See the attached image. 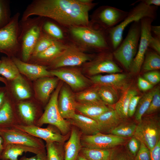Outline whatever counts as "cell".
<instances>
[{
	"label": "cell",
	"instance_id": "20",
	"mask_svg": "<svg viewBox=\"0 0 160 160\" xmlns=\"http://www.w3.org/2000/svg\"><path fill=\"white\" fill-rule=\"evenodd\" d=\"M59 79L57 77H46L38 79L36 89L39 99L43 102H47L51 94L56 88Z\"/></svg>",
	"mask_w": 160,
	"mask_h": 160
},
{
	"label": "cell",
	"instance_id": "50",
	"mask_svg": "<svg viewBox=\"0 0 160 160\" xmlns=\"http://www.w3.org/2000/svg\"><path fill=\"white\" fill-rule=\"evenodd\" d=\"M19 160H47L46 153L44 150L36 155L28 158L25 156L22 157Z\"/></svg>",
	"mask_w": 160,
	"mask_h": 160
},
{
	"label": "cell",
	"instance_id": "14",
	"mask_svg": "<svg viewBox=\"0 0 160 160\" xmlns=\"http://www.w3.org/2000/svg\"><path fill=\"white\" fill-rule=\"evenodd\" d=\"M50 71L53 76L65 82L74 90L85 88L92 82L77 69L61 68Z\"/></svg>",
	"mask_w": 160,
	"mask_h": 160
},
{
	"label": "cell",
	"instance_id": "11",
	"mask_svg": "<svg viewBox=\"0 0 160 160\" xmlns=\"http://www.w3.org/2000/svg\"><path fill=\"white\" fill-rule=\"evenodd\" d=\"M154 20L153 18L149 17H145L140 20L141 32L140 42L130 69L134 73L139 72L141 69L145 54L148 48L149 40L152 35L151 27Z\"/></svg>",
	"mask_w": 160,
	"mask_h": 160
},
{
	"label": "cell",
	"instance_id": "10",
	"mask_svg": "<svg viewBox=\"0 0 160 160\" xmlns=\"http://www.w3.org/2000/svg\"><path fill=\"white\" fill-rule=\"evenodd\" d=\"M0 136L3 139L4 146L9 144H16L44 149V143L40 139L14 127L0 128Z\"/></svg>",
	"mask_w": 160,
	"mask_h": 160
},
{
	"label": "cell",
	"instance_id": "18",
	"mask_svg": "<svg viewBox=\"0 0 160 160\" xmlns=\"http://www.w3.org/2000/svg\"><path fill=\"white\" fill-rule=\"evenodd\" d=\"M41 35L40 28L37 25L31 26L25 33L22 43V57L23 61H27L32 55Z\"/></svg>",
	"mask_w": 160,
	"mask_h": 160
},
{
	"label": "cell",
	"instance_id": "51",
	"mask_svg": "<svg viewBox=\"0 0 160 160\" xmlns=\"http://www.w3.org/2000/svg\"><path fill=\"white\" fill-rule=\"evenodd\" d=\"M151 32L152 35L160 38V26L159 25H152L151 27Z\"/></svg>",
	"mask_w": 160,
	"mask_h": 160
},
{
	"label": "cell",
	"instance_id": "17",
	"mask_svg": "<svg viewBox=\"0 0 160 160\" xmlns=\"http://www.w3.org/2000/svg\"><path fill=\"white\" fill-rule=\"evenodd\" d=\"M13 61L19 72L31 80L53 76L44 66L28 63L16 58H14Z\"/></svg>",
	"mask_w": 160,
	"mask_h": 160
},
{
	"label": "cell",
	"instance_id": "30",
	"mask_svg": "<svg viewBox=\"0 0 160 160\" xmlns=\"http://www.w3.org/2000/svg\"><path fill=\"white\" fill-rule=\"evenodd\" d=\"M0 64V75L7 80H13L20 75L17 66L13 61L3 57Z\"/></svg>",
	"mask_w": 160,
	"mask_h": 160
},
{
	"label": "cell",
	"instance_id": "23",
	"mask_svg": "<svg viewBox=\"0 0 160 160\" xmlns=\"http://www.w3.org/2000/svg\"><path fill=\"white\" fill-rule=\"evenodd\" d=\"M81 134L75 128L71 129V135L64 148L65 160H76L82 147Z\"/></svg>",
	"mask_w": 160,
	"mask_h": 160
},
{
	"label": "cell",
	"instance_id": "31",
	"mask_svg": "<svg viewBox=\"0 0 160 160\" xmlns=\"http://www.w3.org/2000/svg\"><path fill=\"white\" fill-rule=\"evenodd\" d=\"M141 68L145 71H154L159 69L160 54L148 47L145 54Z\"/></svg>",
	"mask_w": 160,
	"mask_h": 160
},
{
	"label": "cell",
	"instance_id": "32",
	"mask_svg": "<svg viewBox=\"0 0 160 160\" xmlns=\"http://www.w3.org/2000/svg\"><path fill=\"white\" fill-rule=\"evenodd\" d=\"M97 87L99 97L105 104L112 105L117 101L118 95L115 89L104 85H98Z\"/></svg>",
	"mask_w": 160,
	"mask_h": 160
},
{
	"label": "cell",
	"instance_id": "2",
	"mask_svg": "<svg viewBox=\"0 0 160 160\" xmlns=\"http://www.w3.org/2000/svg\"><path fill=\"white\" fill-rule=\"evenodd\" d=\"M69 32L73 40L77 44L76 45L83 50L88 49L100 53L112 51L108 40L106 31L92 22L88 26L69 27Z\"/></svg>",
	"mask_w": 160,
	"mask_h": 160
},
{
	"label": "cell",
	"instance_id": "56",
	"mask_svg": "<svg viewBox=\"0 0 160 160\" xmlns=\"http://www.w3.org/2000/svg\"><path fill=\"white\" fill-rule=\"evenodd\" d=\"M76 160H88L80 153L79 154Z\"/></svg>",
	"mask_w": 160,
	"mask_h": 160
},
{
	"label": "cell",
	"instance_id": "48",
	"mask_svg": "<svg viewBox=\"0 0 160 160\" xmlns=\"http://www.w3.org/2000/svg\"><path fill=\"white\" fill-rule=\"evenodd\" d=\"M137 85L139 89L142 91H146L152 89L153 85L144 78L139 77L138 79Z\"/></svg>",
	"mask_w": 160,
	"mask_h": 160
},
{
	"label": "cell",
	"instance_id": "40",
	"mask_svg": "<svg viewBox=\"0 0 160 160\" xmlns=\"http://www.w3.org/2000/svg\"><path fill=\"white\" fill-rule=\"evenodd\" d=\"M13 118L11 106L9 101L6 99L0 109V125L9 124L12 122Z\"/></svg>",
	"mask_w": 160,
	"mask_h": 160
},
{
	"label": "cell",
	"instance_id": "15",
	"mask_svg": "<svg viewBox=\"0 0 160 160\" xmlns=\"http://www.w3.org/2000/svg\"><path fill=\"white\" fill-rule=\"evenodd\" d=\"M13 127L36 138L42 139L46 142H57L63 143L66 138L65 135L61 134L59 131L51 126L42 128L33 125L15 124L13 125Z\"/></svg>",
	"mask_w": 160,
	"mask_h": 160
},
{
	"label": "cell",
	"instance_id": "46",
	"mask_svg": "<svg viewBox=\"0 0 160 160\" xmlns=\"http://www.w3.org/2000/svg\"><path fill=\"white\" fill-rule=\"evenodd\" d=\"M141 97L137 95L133 97L131 99L128 107V116H132L135 113L136 109Z\"/></svg>",
	"mask_w": 160,
	"mask_h": 160
},
{
	"label": "cell",
	"instance_id": "38",
	"mask_svg": "<svg viewBox=\"0 0 160 160\" xmlns=\"http://www.w3.org/2000/svg\"><path fill=\"white\" fill-rule=\"evenodd\" d=\"M57 40L47 34L40 35L34 48L32 55L35 57L53 44Z\"/></svg>",
	"mask_w": 160,
	"mask_h": 160
},
{
	"label": "cell",
	"instance_id": "12",
	"mask_svg": "<svg viewBox=\"0 0 160 160\" xmlns=\"http://www.w3.org/2000/svg\"><path fill=\"white\" fill-rule=\"evenodd\" d=\"M125 141L124 138L100 132L92 135H84L81 138L82 147L98 149L113 148L123 144Z\"/></svg>",
	"mask_w": 160,
	"mask_h": 160
},
{
	"label": "cell",
	"instance_id": "54",
	"mask_svg": "<svg viewBox=\"0 0 160 160\" xmlns=\"http://www.w3.org/2000/svg\"><path fill=\"white\" fill-rule=\"evenodd\" d=\"M4 89L0 88V109L6 100V93Z\"/></svg>",
	"mask_w": 160,
	"mask_h": 160
},
{
	"label": "cell",
	"instance_id": "19",
	"mask_svg": "<svg viewBox=\"0 0 160 160\" xmlns=\"http://www.w3.org/2000/svg\"><path fill=\"white\" fill-rule=\"evenodd\" d=\"M127 78L126 74L118 73L93 76L90 77V80L97 85L109 86L116 89H121L126 86Z\"/></svg>",
	"mask_w": 160,
	"mask_h": 160
},
{
	"label": "cell",
	"instance_id": "6",
	"mask_svg": "<svg viewBox=\"0 0 160 160\" xmlns=\"http://www.w3.org/2000/svg\"><path fill=\"white\" fill-rule=\"evenodd\" d=\"M137 125L134 136L151 150L160 140V123L156 117L142 118Z\"/></svg>",
	"mask_w": 160,
	"mask_h": 160
},
{
	"label": "cell",
	"instance_id": "8",
	"mask_svg": "<svg viewBox=\"0 0 160 160\" xmlns=\"http://www.w3.org/2000/svg\"><path fill=\"white\" fill-rule=\"evenodd\" d=\"M128 12L114 7L103 6L95 11L92 22L107 31L121 22Z\"/></svg>",
	"mask_w": 160,
	"mask_h": 160
},
{
	"label": "cell",
	"instance_id": "26",
	"mask_svg": "<svg viewBox=\"0 0 160 160\" xmlns=\"http://www.w3.org/2000/svg\"><path fill=\"white\" fill-rule=\"evenodd\" d=\"M79 153L88 160H112L116 151L113 148L98 149L82 147Z\"/></svg>",
	"mask_w": 160,
	"mask_h": 160
},
{
	"label": "cell",
	"instance_id": "4",
	"mask_svg": "<svg viewBox=\"0 0 160 160\" xmlns=\"http://www.w3.org/2000/svg\"><path fill=\"white\" fill-rule=\"evenodd\" d=\"M141 32L140 20L133 22L126 37L112 52L113 58L127 70H130L137 52Z\"/></svg>",
	"mask_w": 160,
	"mask_h": 160
},
{
	"label": "cell",
	"instance_id": "16",
	"mask_svg": "<svg viewBox=\"0 0 160 160\" xmlns=\"http://www.w3.org/2000/svg\"><path fill=\"white\" fill-rule=\"evenodd\" d=\"M76 100L75 95L70 88L63 84L59 91L57 105L60 112L64 119H71L76 113Z\"/></svg>",
	"mask_w": 160,
	"mask_h": 160
},
{
	"label": "cell",
	"instance_id": "33",
	"mask_svg": "<svg viewBox=\"0 0 160 160\" xmlns=\"http://www.w3.org/2000/svg\"><path fill=\"white\" fill-rule=\"evenodd\" d=\"M62 143L46 142L47 160H65L64 148Z\"/></svg>",
	"mask_w": 160,
	"mask_h": 160
},
{
	"label": "cell",
	"instance_id": "21",
	"mask_svg": "<svg viewBox=\"0 0 160 160\" xmlns=\"http://www.w3.org/2000/svg\"><path fill=\"white\" fill-rule=\"evenodd\" d=\"M121 119L115 110L108 111L94 118L100 132H109L119 124Z\"/></svg>",
	"mask_w": 160,
	"mask_h": 160
},
{
	"label": "cell",
	"instance_id": "59",
	"mask_svg": "<svg viewBox=\"0 0 160 160\" xmlns=\"http://www.w3.org/2000/svg\"><path fill=\"white\" fill-rule=\"evenodd\" d=\"M1 59H0V64L1 63Z\"/></svg>",
	"mask_w": 160,
	"mask_h": 160
},
{
	"label": "cell",
	"instance_id": "1",
	"mask_svg": "<svg viewBox=\"0 0 160 160\" xmlns=\"http://www.w3.org/2000/svg\"><path fill=\"white\" fill-rule=\"evenodd\" d=\"M96 4H85L79 0H38L28 7L23 16L24 20L32 15L51 18L68 27L88 26L90 23L89 12Z\"/></svg>",
	"mask_w": 160,
	"mask_h": 160
},
{
	"label": "cell",
	"instance_id": "41",
	"mask_svg": "<svg viewBox=\"0 0 160 160\" xmlns=\"http://www.w3.org/2000/svg\"><path fill=\"white\" fill-rule=\"evenodd\" d=\"M8 1L0 0V28L6 24L10 21V13Z\"/></svg>",
	"mask_w": 160,
	"mask_h": 160
},
{
	"label": "cell",
	"instance_id": "3",
	"mask_svg": "<svg viewBox=\"0 0 160 160\" xmlns=\"http://www.w3.org/2000/svg\"><path fill=\"white\" fill-rule=\"evenodd\" d=\"M137 5L128 12L124 20L115 27L106 31L108 44L112 52L115 50L122 41L124 31L127 26L132 23L140 21L145 17H149L154 20L157 16L158 7L146 5L141 0L132 4Z\"/></svg>",
	"mask_w": 160,
	"mask_h": 160
},
{
	"label": "cell",
	"instance_id": "34",
	"mask_svg": "<svg viewBox=\"0 0 160 160\" xmlns=\"http://www.w3.org/2000/svg\"><path fill=\"white\" fill-rule=\"evenodd\" d=\"M18 108L20 115L25 122L28 125H33L36 115L33 105L30 102H22L19 104Z\"/></svg>",
	"mask_w": 160,
	"mask_h": 160
},
{
	"label": "cell",
	"instance_id": "5",
	"mask_svg": "<svg viewBox=\"0 0 160 160\" xmlns=\"http://www.w3.org/2000/svg\"><path fill=\"white\" fill-rule=\"evenodd\" d=\"M63 84L60 82L52 94L45 111L38 121L37 126L49 124L57 128L63 135H66L70 131L71 124L62 116L57 105L58 98L60 88Z\"/></svg>",
	"mask_w": 160,
	"mask_h": 160
},
{
	"label": "cell",
	"instance_id": "9",
	"mask_svg": "<svg viewBox=\"0 0 160 160\" xmlns=\"http://www.w3.org/2000/svg\"><path fill=\"white\" fill-rule=\"evenodd\" d=\"M86 68L92 76L102 73L109 74L121 72L122 70L113 60L112 52L108 51L100 53L87 63Z\"/></svg>",
	"mask_w": 160,
	"mask_h": 160
},
{
	"label": "cell",
	"instance_id": "27",
	"mask_svg": "<svg viewBox=\"0 0 160 160\" xmlns=\"http://www.w3.org/2000/svg\"><path fill=\"white\" fill-rule=\"evenodd\" d=\"M137 91L131 89L126 90L115 103V110L120 117L122 119H127L129 105L131 98L137 95Z\"/></svg>",
	"mask_w": 160,
	"mask_h": 160
},
{
	"label": "cell",
	"instance_id": "25",
	"mask_svg": "<svg viewBox=\"0 0 160 160\" xmlns=\"http://www.w3.org/2000/svg\"><path fill=\"white\" fill-rule=\"evenodd\" d=\"M111 109L102 101L88 103L76 102V110L82 115L93 119Z\"/></svg>",
	"mask_w": 160,
	"mask_h": 160
},
{
	"label": "cell",
	"instance_id": "49",
	"mask_svg": "<svg viewBox=\"0 0 160 160\" xmlns=\"http://www.w3.org/2000/svg\"><path fill=\"white\" fill-rule=\"evenodd\" d=\"M151 160H160V140L150 150Z\"/></svg>",
	"mask_w": 160,
	"mask_h": 160
},
{
	"label": "cell",
	"instance_id": "13",
	"mask_svg": "<svg viewBox=\"0 0 160 160\" xmlns=\"http://www.w3.org/2000/svg\"><path fill=\"white\" fill-rule=\"evenodd\" d=\"M19 16L17 14L0 28V52L9 55L18 46Z\"/></svg>",
	"mask_w": 160,
	"mask_h": 160
},
{
	"label": "cell",
	"instance_id": "7",
	"mask_svg": "<svg viewBox=\"0 0 160 160\" xmlns=\"http://www.w3.org/2000/svg\"><path fill=\"white\" fill-rule=\"evenodd\" d=\"M95 56L85 53L75 44H70L67 45L66 49L51 61L50 65L55 69L67 66H78L91 61Z\"/></svg>",
	"mask_w": 160,
	"mask_h": 160
},
{
	"label": "cell",
	"instance_id": "24",
	"mask_svg": "<svg viewBox=\"0 0 160 160\" xmlns=\"http://www.w3.org/2000/svg\"><path fill=\"white\" fill-rule=\"evenodd\" d=\"M4 147L1 160H18V156L24 153L29 152L36 154L44 150L16 144H9Z\"/></svg>",
	"mask_w": 160,
	"mask_h": 160
},
{
	"label": "cell",
	"instance_id": "42",
	"mask_svg": "<svg viewBox=\"0 0 160 160\" xmlns=\"http://www.w3.org/2000/svg\"><path fill=\"white\" fill-rule=\"evenodd\" d=\"M160 107V89L158 86L155 88L152 99L150 105L145 114L150 115L156 112Z\"/></svg>",
	"mask_w": 160,
	"mask_h": 160
},
{
	"label": "cell",
	"instance_id": "44",
	"mask_svg": "<svg viewBox=\"0 0 160 160\" xmlns=\"http://www.w3.org/2000/svg\"><path fill=\"white\" fill-rule=\"evenodd\" d=\"M143 77L153 85L159 82L160 73L156 71H151L144 74Z\"/></svg>",
	"mask_w": 160,
	"mask_h": 160
},
{
	"label": "cell",
	"instance_id": "52",
	"mask_svg": "<svg viewBox=\"0 0 160 160\" xmlns=\"http://www.w3.org/2000/svg\"><path fill=\"white\" fill-rule=\"evenodd\" d=\"M112 160H132L128 155L124 153L115 155Z\"/></svg>",
	"mask_w": 160,
	"mask_h": 160
},
{
	"label": "cell",
	"instance_id": "36",
	"mask_svg": "<svg viewBox=\"0 0 160 160\" xmlns=\"http://www.w3.org/2000/svg\"><path fill=\"white\" fill-rule=\"evenodd\" d=\"M78 102L88 103L102 101L98 95L97 86L84 90L75 95Z\"/></svg>",
	"mask_w": 160,
	"mask_h": 160
},
{
	"label": "cell",
	"instance_id": "43",
	"mask_svg": "<svg viewBox=\"0 0 160 160\" xmlns=\"http://www.w3.org/2000/svg\"><path fill=\"white\" fill-rule=\"evenodd\" d=\"M135 160H151L150 150L143 142H140V147L135 156Z\"/></svg>",
	"mask_w": 160,
	"mask_h": 160
},
{
	"label": "cell",
	"instance_id": "57",
	"mask_svg": "<svg viewBox=\"0 0 160 160\" xmlns=\"http://www.w3.org/2000/svg\"><path fill=\"white\" fill-rule=\"evenodd\" d=\"M79 1L82 3L85 4H89L92 3V0H79Z\"/></svg>",
	"mask_w": 160,
	"mask_h": 160
},
{
	"label": "cell",
	"instance_id": "29",
	"mask_svg": "<svg viewBox=\"0 0 160 160\" xmlns=\"http://www.w3.org/2000/svg\"><path fill=\"white\" fill-rule=\"evenodd\" d=\"M12 88L16 97L23 100L30 97L31 93L29 86L20 75L12 80Z\"/></svg>",
	"mask_w": 160,
	"mask_h": 160
},
{
	"label": "cell",
	"instance_id": "35",
	"mask_svg": "<svg viewBox=\"0 0 160 160\" xmlns=\"http://www.w3.org/2000/svg\"><path fill=\"white\" fill-rule=\"evenodd\" d=\"M155 88L141 97L135 113L136 120L139 121L148 110L152 99Z\"/></svg>",
	"mask_w": 160,
	"mask_h": 160
},
{
	"label": "cell",
	"instance_id": "39",
	"mask_svg": "<svg viewBox=\"0 0 160 160\" xmlns=\"http://www.w3.org/2000/svg\"><path fill=\"white\" fill-rule=\"evenodd\" d=\"M43 28L48 35L57 40L61 41L64 38L62 30L53 23L49 21L46 22L43 25Z\"/></svg>",
	"mask_w": 160,
	"mask_h": 160
},
{
	"label": "cell",
	"instance_id": "45",
	"mask_svg": "<svg viewBox=\"0 0 160 160\" xmlns=\"http://www.w3.org/2000/svg\"><path fill=\"white\" fill-rule=\"evenodd\" d=\"M140 142L134 136L130 140L128 144V149L131 153L135 156L139 149Z\"/></svg>",
	"mask_w": 160,
	"mask_h": 160
},
{
	"label": "cell",
	"instance_id": "47",
	"mask_svg": "<svg viewBox=\"0 0 160 160\" xmlns=\"http://www.w3.org/2000/svg\"><path fill=\"white\" fill-rule=\"evenodd\" d=\"M148 47L160 54V38L151 35L149 42Z\"/></svg>",
	"mask_w": 160,
	"mask_h": 160
},
{
	"label": "cell",
	"instance_id": "28",
	"mask_svg": "<svg viewBox=\"0 0 160 160\" xmlns=\"http://www.w3.org/2000/svg\"><path fill=\"white\" fill-rule=\"evenodd\" d=\"M67 45L56 41L53 44L35 57L44 61L53 60L67 48Z\"/></svg>",
	"mask_w": 160,
	"mask_h": 160
},
{
	"label": "cell",
	"instance_id": "58",
	"mask_svg": "<svg viewBox=\"0 0 160 160\" xmlns=\"http://www.w3.org/2000/svg\"><path fill=\"white\" fill-rule=\"evenodd\" d=\"M0 81L4 83L5 85L7 84V80L4 78L0 76Z\"/></svg>",
	"mask_w": 160,
	"mask_h": 160
},
{
	"label": "cell",
	"instance_id": "22",
	"mask_svg": "<svg viewBox=\"0 0 160 160\" xmlns=\"http://www.w3.org/2000/svg\"><path fill=\"white\" fill-rule=\"evenodd\" d=\"M67 120L71 125L80 129L84 135H92L100 132L97 122L83 115L76 113L71 119Z\"/></svg>",
	"mask_w": 160,
	"mask_h": 160
},
{
	"label": "cell",
	"instance_id": "55",
	"mask_svg": "<svg viewBox=\"0 0 160 160\" xmlns=\"http://www.w3.org/2000/svg\"><path fill=\"white\" fill-rule=\"evenodd\" d=\"M4 148L3 140L2 138L0 136V160H1L2 155Z\"/></svg>",
	"mask_w": 160,
	"mask_h": 160
},
{
	"label": "cell",
	"instance_id": "53",
	"mask_svg": "<svg viewBox=\"0 0 160 160\" xmlns=\"http://www.w3.org/2000/svg\"><path fill=\"white\" fill-rule=\"evenodd\" d=\"M142 2L149 6L159 7L160 6V0H141Z\"/></svg>",
	"mask_w": 160,
	"mask_h": 160
},
{
	"label": "cell",
	"instance_id": "37",
	"mask_svg": "<svg viewBox=\"0 0 160 160\" xmlns=\"http://www.w3.org/2000/svg\"><path fill=\"white\" fill-rule=\"evenodd\" d=\"M137 125L132 122L119 124L110 132L112 135L122 138L129 137L134 135Z\"/></svg>",
	"mask_w": 160,
	"mask_h": 160
}]
</instances>
